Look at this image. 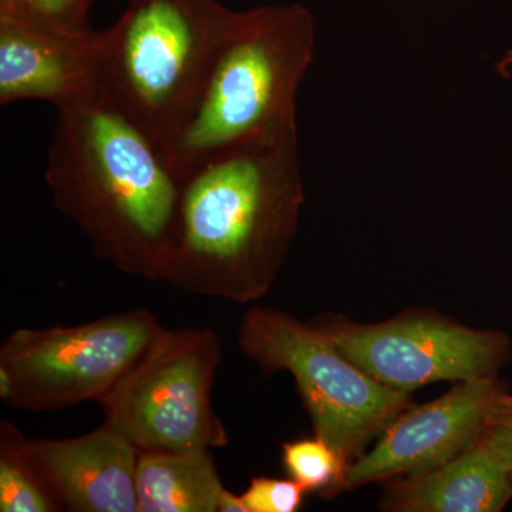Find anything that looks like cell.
<instances>
[{
  "instance_id": "6da1fadb",
  "label": "cell",
  "mask_w": 512,
  "mask_h": 512,
  "mask_svg": "<svg viewBox=\"0 0 512 512\" xmlns=\"http://www.w3.org/2000/svg\"><path fill=\"white\" fill-rule=\"evenodd\" d=\"M181 185L164 282L241 305L264 298L284 266L305 204L298 130L229 151Z\"/></svg>"
},
{
  "instance_id": "7a4b0ae2",
  "label": "cell",
  "mask_w": 512,
  "mask_h": 512,
  "mask_svg": "<svg viewBox=\"0 0 512 512\" xmlns=\"http://www.w3.org/2000/svg\"><path fill=\"white\" fill-rule=\"evenodd\" d=\"M45 178L97 258L164 281L183 185L140 128L97 101L60 110Z\"/></svg>"
},
{
  "instance_id": "3957f363",
  "label": "cell",
  "mask_w": 512,
  "mask_h": 512,
  "mask_svg": "<svg viewBox=\"0 0 512 512\" xmlns=\"http://www.w3.org/2000/svg\"><path fill=\"white\" fill-rule=\"evenodd\" d=\"M315 46V20L299 3L234 12L190 107L157 146L175 177L298 130L296 97Z\"/></svg>"
},
{
  "instance_id": "277c9868",
  "label": "cell",
  "mask_w": 512,
  "mask_h": 512,
  "mask_svg": "<svg viewBox=\"0 0 512 512\" xmlns=\"http://www.w3.org/2000/svg\"><path fill=\"white\" fill-rule=\"evenodd\" d=\"M234 12L218 0H128L97 32V103L158 146L194 100Z\"/></svg>"
},
{
  "instance_id": "5b68a950",
  "label": "cell",
  "mask_w": 512,
  "mask_h": 512,
  "mask_svg": "<svg viewBox=\"0 0 512 512\" xmlns=\"http://www.w3.org/2000/svg\"><path fill=\"white\" fill-rule=\"evenodd\" d=\"M238 345L265 375L291 373L313 434L349 464L412 406L409 393L377 382L311 323L284 311L249 309Z\"/></svg>"
},
{
  "instance_id": "8992f818",
  "label": "cell",
  "mask_w": 512,
  "mask_h": 512,
  "mask_svg": "<svg viewBox=\"0 0 512 512\" xmlns=\"http://www.w3.org/2000/svg\"><path fill=\"white\" fill-rule=\"evenodd\" d=\"M221 363L214 330L164 328L100 400L104 423L138 450L227 447L228 431L212 409Z\"/></svg>"
},
{
  "instance_id": "52a82bcc",
  "label": "cell",
  "mask_w": 512,
  "mask_h": 512,
  "mask_svg": "<svg viewBox=\"0 0 512 512\" xmlns=\"http://www.w3.org/2000/svg\"><path fill=\"white\" fill-rule=\"evenodd\" d=\"M163 329L156 313L138 308L80 325L13 330L0 346V369L13 383L6 406L57 412L99 403Z\"/></svg>"
},
{
  "instance_id": "ba28073f",
  "label": "cell",
  "mask_w": 512,
  "mask_h": 512,
  "mask_svg": "<svg viewBox=\"0 0 512 512\" xmlns=\"http://www.w3.org/2000/svg\"><path fill=\"white\" fill-rule=\"evenodd\" d=\"M309 323L367 375L406 393L495 376L510 353L504 333L468 328L437 312H406L380 323L325 313Z\"/></svg>"
},
{
  "instance_id": "9c48e42d",
  "label": "cell",
  "mask_w": 512,
  "mask_h": 512,
  "mask_svg": "<svg viewBox=\"0 0 512 512\" xmlns=\"http://www.w3.org/2000/svg\"><path fill=\"white\" fill-rule=\"evenodd\" d=\"M495 376L458 382L450 392L404 410L382 439L349 464L343 491L416 476L447 463L483 436L503 394Z\"/></svg>"
},
{
  "instance_id": "30bf717a",
  "label": "cell",
  "mask_w": 512,
  "mask_h": 512,
  "mask_svg": "<svg viewBox=\"0 0 512 512\" xmlns=\"http://www.w3.org/2000/svg\"><path fill=\"white\" fill-rule=\"evenodd\" d=\"M96 36L76 39L0 15V104L43 100L60 111L96 101Z\"/></svg>"
},
{
  "instance_id": "8fae6325",
  "label": "cell",
  "mask_w": 512,
  "mask_h": 512,
  "mask_svg": "<svg viewBox=\"0 0 512 512\" xmlns=\"http://www.w3.org/2000/svg\"><path fill=\"white\" fill-rule=\"evenodd\" d=\"M28 450L64 511L138 512L140 450L106 423L73 439H28Z\"/></svg>"
},
{
  "instance_id": "7c38bea8",
  "label": "cell",
  "mask_w": 512,
  "mask_h": 512,
  "mask_svg": "<svg viewBox=\"0 0 512 512\" xmlns=\"http://www.w3.org/2000/svg\"><path fill=\"white\" fill-rule=\"evenodd\" d=\"M380 510L394 512H498L512 498L500 461L477 441L447 463L387 481Z\"/></svg>"
},
{
  "instance_id": "4fadbf2b",
  "label": "cell",
  "mask_w": 512,
  "mask_h": 512,
  "mask_svg": "<svg viewBox=\"0 0 512 512\" xmlns=\"http://www.w3.org/2000/svg\"><path fill=\"white\" fill-rule=\"evenodd\" d=\"M224 488L210 448L138 454V512H218Z\"/></svg>"
},
{
  "instance_id": "5bb4252c",
  "label": "cell",
  "mask_w": 512,
  "mask_h": 512,
  "mask_svg": "<svg viewBox=\"0 0 512 512\" xmlns=\"http://www.w3.org/2000/svg\"><path fill=\"white\" fill-rule=\"evenodd\" d=\"M0 511H64L30 456L28 439L15 424L5 420L0 423Z\"/></svg>"
},
{
  "instance_id": "9a60e30c",
  "label": "cell",
  "mask_w": 512,
  "mask_h": 512,
  "mask_svg": "<svg viewBox=\"0 0 512 512\" xmlns=\"http://www.w3.org/2000/svg\"><path fill=\"white\" fill-rule=\"evenodd\" d=\"M282 456L286 473L306 493L330 497L343 491L349 463L326 441L316 436L288 441L282 444Z\"/></svg>"
},
{
  "instance_id": "2e32d148",
  "label": "cell",
  "mask_w": 512,
  "mask_h": 512,
  "mask_svg": "<svg viewBox=\"0 0 512 512\" xmlns=\"http://www.w3.org/2000/svg\"><path fill=\"white\" fill-rule=\"evenodd\" d=\"M93 0H0V15L23 20L59 35L89 39L94 36L89 15Z\"/></svg>"
},
{
  "instance_id": "e0dca14e",
  "label": "cell",
  "mask_w": 512,
  "mask_h": 512,
  "mask_svg": "<svg viewBox=\"0 0 512 512\" xmlns=\"http://www.w3.org/2000/svg\"><path fill=\"white\" fill-rule=\"evenodd\" d=\"M306 494L305 488L291 477H255L242 498L248 512H295L301 508Z\"/></svg>"
},
{
  "instance_id": "ac0fdd59",
  "label": "cell",
  "mask_w": 512,
  "mask_h": 512,
  "mask_svg": "<svg viewBox=\"0 0 512 512\" xmlns=\"http://www.w3.org/2000/svg\"><path fill=\"white\" fill-rule=\"evenodd\" d=\"M481 441L500 461L512 481V417L488 421Z\"/></svg>"
},
{
  "instance_id": "d6986e66",
  "label": "cell",
  "mask_w": 512,
  "mask_h": 512,
  "mask_svg": "<svg viewBox=\"0 0 512 512\" xmlns=\"http://www.w3.org/2000/svg\"><path fill=\"white\" fill-rule=\"evenodd\" d=\"M218 512H248V508L242 494H234L224 488L218 501Z\"/></svg>"
},
{
  "instance_id": "ffe728a7",
  "label": "cell",
  "mask_w": 512,
  "mask_h": 512,
  "mask_svg": "<svg viewBox=\"0 0 512 512\" xmlns=\"http://www.w3.org/2000/svg\"><path fill=\"white\" fill-rule=\"evenodd\" d=\"M512 417V396L511 394L503 393L495 404L494 412L491 414V420L507 419Z\"/></svg>"
}]
</instances>
